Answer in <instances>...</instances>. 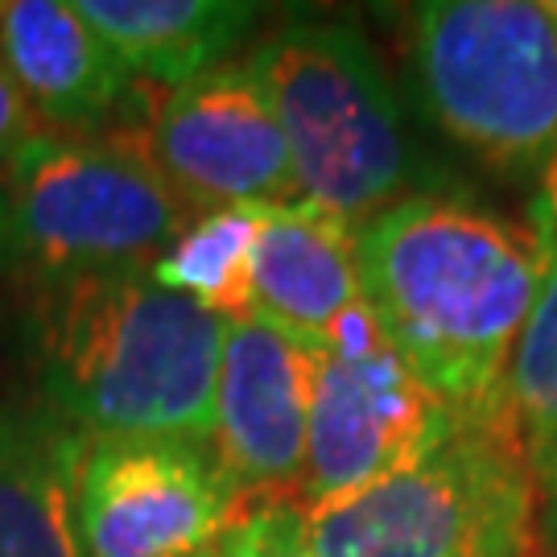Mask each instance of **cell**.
Returning a JSON list of instances; mask_svg holds the SVG:
<instances>
[{
    "label": "cell",
    "mask_w": 557,
    "mask_h": 557,
    "mask_svg": "<svg viewBox=\"0 0 557 557\" xmlns=\"http://www.w3.org/2000/svg\"><path fill=\"white\" fill-rule=\"evenodd\" d=\"M13 331L29 393L83 442L211 446L227 322L149 269L21 281Z\"/></svg>",
    "instance_id": "6da1fadb"
},
{
    "label": "cell",
    "mask_w": 557,
    "mask_h": 557,
    "mask_svg": "<svg viewBox=\"0 0 557 557\" xmlns=\"http://www.w3.org/2000/svg\"><path fill=\"white\" fill-rule=\"evenodd\" d=\"M549 257L533 220L442 186L359 227V281L372 319L450 409L504 393Z\"/></svg>",
    "instance_id": "7a4b0ae2"
},
{
    "label": "cell",
    "mask_w": 557,
    "mask_h": 557,
    "mask_svg": "<svg viewBox=\"0 0 557 557\" xmlns=\"http://www.w3.org/2000/svg\"><path fill=\"white\" fill-rule=\"evenodd\" d=\"M244 66L273 108L298 199L363 227L400 199L434 190L397 83L351 21H285Z\"/></svg>",
    "instance_id": "3957f363"
},
{
    "label": "cell",
    "mask_w": 557,
    "mask_h": 557,
    "mask_svg": "<svg viewBox=\"0 0 557 557\" xmlns=\"http://www.w3.org/2000/svg\"><path fill=\"white\" fill-rule=\"evenodd\" d=\"M537 475L496 393L400 471L301 512L310 557H533Z\"/></svg>",
    "instance_id": "277c9868"
},
{
    "label": "cell",
    "mask_w": 557,
    "mask_h": 557,
    "mask_svg": "<svg viewBox=\"0 0 557 557\" xmlns=\"http://www.w3.org/2000/svg\"><path fill=\"white\" fill-rule=\"evenodd\" d=\"M421 116L496 178L557 149V0H425L405 38Z\"/></svg>",
    "instance_id": "5b68a950"
},
{
    "label": "cell",
    "mask_w": 557,
    "mask_h": 557,
    "mask_svg": "<svg viewBox=\"0 0 557 557\" xmlns=\"http://www.w3.org/2000/svg\"><path fill=\"white\" fill-rule=\"evenodd\" d=\"M17 281L149 269L190 211L133 137L34 133L0 165Z\"/></svg>",
    "instance_id": "8992f818"
},
{
    "label": "cell",
    "mask_w": 557,
    "mask_h": 557,
    "mask_svg": "<svg viewBox=\"0 0 557 557\" xmlns=\"http://www.w3.org/2000/svg\"><path fill=\"white\" fill-rule=\"evenodd\" d=\"M319 372L306 430V479L298 512L400 471L455 425L458 409L438 400L384 338L368 301L314 343Z\"/></svg>",
    "instance_id": "52a82bcc"
},
{
    "label": "cell",
    "mask_w": 557,
    "mask_h": 557,
    "mask_svg": "<svg viewBox=\"0 0 557 557\" xmlns=\"http://www.w3.org/2000/svg\"><path fill=\"white\" fill-rule=\"evenodd\" d=\"M112 128L149 153L190 215L298 199L285 137L244 62L227 59L182 87L137 83Z\"/></svg>",
    "instance_id": "ba28073f"
},
{
    "label": "cell",
    "mask_w": 557,
    "mask_h": 557,
    "mask_svg": "<svg viewBox=\"0 0 557 557\" xmlns=\"http://www.w3.org/2000/svg\"><path fill=\"white\" fill-rule=\"evenodd\" d=\"M239 499L211 446L87 442L79 458V533L87 557H195L239 520Z\"/></svg>",
    "instance_id": "9c48e42d"
},
{
    "label": "cell",
    "mask_w": 557,
    "mask_h": 557,
    "mask_svg": "<svg viewBox=\"0 0 557 557\" xmlns=\"http://www.w3.org/2000/svg\"><path fill=\"white\" fill-rule=\"evenodd\" d=\"M314 372L319 347L310 338L260 319L227 322L211 458L239 508H298Z\"/></svg>",
    "instance_id": "30bf717a"
},
{
    "label": "cell",
    "mask_w": 557,
    "mask_h": 557,
    "mask_svg": "<svg viewBox=\"0 0 557 557\" xmlns=\"http://www.w3.org/2000/svg\"><path fill=\"white\" fill-rule=\"evenodd\" d=\"M0 66L41 133H108L137 91L116 50L91 29L75 0H4Z\"/></svg>",
    "instance_id": "8fae6325"
},
{
    "label": "cell",
    "mask_w": 557,
    "mask_h": 557,
    "mask_svg": "<svg viewBox=\"0 0 557 557\" xmlns=\"http://www.w3.org/2000/svg\"><path fill=\"white\" fill-rule=\"evenodd\" d=\"M363 306L359 227L314 202H264L252 252V319L319 343Z\"/></svg>",
    "instance_id": "7c38bea8"
},
{
    "label": "cell",
    "mask_w": 557,
    "mask_h": 557,
    "mask_svg": "<svg viewBox=\"0 0 557 557\" xmlns=\"http://www.w3.org/2000/svg\"><path fill=\"white\" fill-rule=\"evenodd\" d=\"M83 446L34 393L0 397V557H87L79 533Z\"/></svg>",
    "instance_id": "4fadbf2b"
},
{
    "label": "cell",
    "mask_w": 557,
    "mask_h": 557,
    "mask_svg": "<svg viewBox=\"0 0 557 557\" xmlns=\"http://www.w3.org/2000/svg\"><path fill=\"white\" fill-rule=\"evenodd\" d=\"M75 9L149 87H182L223 66L264 13L244 0H75Z\"/></svg>",
    "instance_id": "5bb4252c"
},
{
    "label": "cell",
    "mask_w": 557,
    "mask_h": 557,
    "mask_svg": "<svg viewBox=\"0 0 557 557\" xmlns=\"http://www.w3.org/2000/svg\"><path fill=\"white\" fill-rule=\"evenodd\" d=\"M257 207H220L190 215L178 239L161 252L149 273L182 298L223 322L252 319V252L260 236Z\"/></svg>",
    "instance_id": "9a60e30c"
},
{
    "label": "cell",
    "mask_w": 557,
    "mask_h": 557,
    "mask_svg": "<svg viewBox=\"0 0 557 557\" xmlns=\"http://www.w3.org/2000/svg\"><path fill=\"white\" fill-rule=\"evenodd\" d=\"M504 397L517 418L533 475H545L557 458V248L549 257V273L541 281V294L520 331L508 372Z\"/></svg>",
    "instance_id": "2e32d148"
},
{
    "label": "cell",
    "mask_w": 557,
    "mask_h": 557,
    "mask_svg": "<svg viewBox=\"0 0 557 557\" xmlns=\"http://www.w3.org/2000/svg\"><path fill=\"white\" fill-rule=\"evenodd\" d=\"M223 557H310L301 549V512L294 504L244 508L223 533Z\"/></svg>",
    "instance_id": "e0dca14e"
},
{
    "label": "cell",
    "mask_w": 557,
    "mask_h": 557,
    "mask_svg": "<svg viewBox=\"0 0 557 557\" xmlns=\"http://www.w3.org/2000/svg\"><path fill=\"white\" fill-rule=\"evenodd\" d=\"M34 133H38V124H34V116H29L25 100L17 96L13 79H9L4 66H0V165L13 158V149L25 145Z\"/></svg>",
    "instance_id": "ac0fdd59"
},
{
    "label": "cell",
    "mask_w": 557,
    "mask_h": 557,
    "mask_svg": "<svg viewBox=\"0 0 557 557\" xmlns=\"http://www.w3.org/2000/svg\"><path fill=\"white\" fill-rule=\"evenodd\" d=\"M533 223H537L541 239L549 244V252L557 248V149L554 158L541 165L537 174V202H533Z\"/></svg>",
    "instance_id": "d6986e66"
},
{
    "label": "cell",
    "mask_w": 557,
    "mask_h": 557,
    "mask_svg": "<svg viewBox=\"0 0 557 557\" xmlns=\"http://www.w3.org/2000/svg\"><path fill=\"white\" fill-rule=\"evenodd\" d=\"M537 537L541 545L557 549V458L554 467L537 479Z\"/></svg>",
    "instance_id": "ffe728a7"
},
{
    "label": "cell",
    "mask_w": 557,
    "mask_h": 557,
    "mask_svg": "<svg viewBox=\"0 0 557 557\" xmlns=\"http://www.w3.org/2000/svg\"><path fill=\"white\" fill-rule=\"evenodd\" d=\"M0 277H13V260H9V227H4V202H0Z\"/></svg>",
    "instance_id": "44dd1931"
},
{
    "label": "cell",
    "mask_w": 557,
    "mask_h": 557,
    "mask_svg": "<svg viewBox=\"0 0 557 557\" xmlns=\"http://www.w3.org/2000/svg\"><path fill=\"white\" fill-rule=\"evenodd\" d=\"M195 557H223V541L220 545H211V549H202V554H195Z\"/></svg>",
    "instance_id": "7402d4cb"
}]
</instances>
